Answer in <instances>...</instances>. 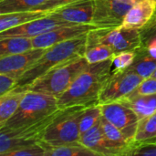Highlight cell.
Returning <instances> with one entry per match:
<instances>
[{
	"label": "cell",
	"instance_id": "cell-1",
	"mask_svg": "<svg viewBox=\"0 0 156 156\" xmlns=\"http://www.w3.org/2000/svg\"><path fill=\"white\" fill-rule=\"evenodd\" d=\"M112 73V58L89 64L70 87L57 98L59 109L99 102L100 93Z\"/></svg>",
	"mask_w": 156,
	"mask_h": 156
},
{
	"label": "cell",
	"instance_id": "cell-2",
	"mask_svg": "<svg viewBox=\"0 0 156 156\" xmlns=\"http://www.w3.org/2000/svg\"><path fill=\"white\" fill-rule=\"evenodd\" d=\"M88 33L48 48L41 58L18 79L16 87L27 89L29 85L50 69L64 61L84 56Z\"/></svg>",
	"mask_w": 156,
	"mask_h": 156
},
{
	"label": "cell",
	"instance_id": "cell-3",
	"mask_svg": "<svg viewBox=\"0 0 156 156\" xmlns=\"http://www.w3.org/2000/svg\"><path fill=\"white\" fill-rule=\"evenodd\" d=\"M92 104L94 103L59 109L46 128L42 135V144L45 146L54 147L80 143V121L84 111Z\"/></svg>",
	"mask_w": 156,
	"mask_h": 156
},
{
	"label": "cell",
	"instance_id": "cell-4",
	"mask_svg": "<svg viewBox=\"0 0 156 156\" xmlns=\"http://www.w3.org/2000/svg\"><path fill=\"white\" fill-rule=\"evenodd\" d=\"M89 64L84 56L64 61L37 79L27 90L58 98L70 87Z\"/></svg>",
	"mask_w": 156,
	"mask_h": 156
},
{
	"label": "cell",
	"instance_id": "cell-5",
	"mask_svg": "<svg viewBox=\"0 0 156 156\" xmlns=\"http://www.w3.org/2000/svg\"><path fill=\"white\" fill-rule=\"evenodd\" d=\"M58 110L56 97L27 90L16 112L0 129H15L33 124Z\"/></svg>",
	"mask_w": 156,
	"mask_h": 156
},
{
	"label": "cell",
	"instance_id": "cell-6",
	"mask_svg": "<svg viewBox=\"0 0 156 156\" xmlns=\"http://www.w3.org/2000/svg\"><path fill=\"white\" fill-rule=\"evenodd\" d=\"M57 112L24 127L0 129V155L6 156L9 153L42 143V135Z\"/></svg>",
	"mask_w": 156,
	"mask_h": 156
},
{
	"label": "cell",
	"instance_id": "cell-7",
	"mask_svg": "<svg viewBox=\"0 0 156 156\" xmlns=\"http://www.w3.org/2000/svg\"><path fill=\"white\" fill-rule=\"evenodd\" d=\"M87 43H101L110 46L115 54L122 51L135 50L141 47L140 29L124 28H94L88 33Z\"/></svg>",
	"mask_w": 156,
	"mask_h": 156
},
{
	"label": "cell",
	"instance_id": "cell-8",
	"mask_svg": "<svg viewBox=\"0 0 156 156\" xmlns=\"http://www.w3.org/2000/svg\"><path fill=\"white\" fill-rule=\"evenodd\" d=\"M144 79L130 69L113 71L99 96V103L117 101L133 91Z\"/></svg>",
	"mask_w": 156,
	"mask_h": 156
},
{
	"label": "cell",
	"instance_id": "cell-9",
	"mask_svg": "<svg viewBox=\"0 0 156 156\" xmlns=\"http://www.w3.org/2000/svg\"><path fill=\"white\" fill-rule=\"evenodd\" d=\"M133 5L128 0H94L92 24L99 28L121 27Z\"/></svg>",
	"mask_w": 156,
	"mask_h": 156
},
{
	"label": "cell",
	"instance_id": "cell-10",
	"mask_svg": "<svg viewBox=\"0 0 156 156\" xmlns=\"http://www.w3.org/2000/svg\"><path fill=\"white\" fill-rule=\"evenodd\" d=\"M102 116L118 128L124 137L133 144L136 134L139 118L136 113L121 101L101 104Z\"/></svg>",
	"mask_w": 156,
	"mask_h": 156
},
{
	"label": "cell",
	"instance_id": "cell-11",
	"mask_svg": "<svg viewBox=\"0 0 156 156\" xmlns=\"http://www.w3.org/2000/svg\"><path fill=\"white\" fill-rule=\"evenodd\" d=\"M69 25H73V24L48 14L46 16L32 20L24 25L0 32V38L8 37H25L33 38L39 35L51 31L53 29L69 26Z\"/></svg>",
	"mask_w": 156,
	"mask_h": 156
},
{
	"label": "cell",
	"instance_id": "cell-12",
	"mask_svg": "<svg viewBox=\"0 0 156 156\" xmlns=\"http://www.w3.org/2000/svg\"><path fill=\"white\" fill-rule=\"evenodd\" d=\"M98 28L93 24H73L61 27L32 38L34 48H48L56 44L76 38L87 34L90 30Z\"/></svg>",
	"mask_w": 156,
	"mask_h": 156
},
{
	"label": "cell",
	"instance_id": "cell-13",
	"mask_svg": "<svg viewBox=\"0 0 156 156\" xmlns=\"http://www.w3.org/2000/svg\"><path fill=\"white\" fill-rule=\"evenodd\" d=\"M47 48H32L23 53L0 58V73H6L17 80L32 67L46 52Z\"/></svg>",
	"mask_w": 156,
	"mask_h": 156
},
{
	"label": "cell",
	"instance_id": "cell-14",
	"mask_svg": "<svg viewBox=\"0 0 156 156\" xmlns=\"http://www.w3.org/2000/svg\"><path fill=\"white\" fill-rule=\"evenodd\" d=\"M94 0H79L49 11L51 16L72 24H92Z\"/></svg>",
	"mask_w": 156,
	"mask_h": 156
},
{
	"label": "cell",
	"instance_id": "cell-15",
	"mask_svg": "<svg viewBox=\"0 0 156 156\" xmlns=\"http://www.w3.org/2000/svg\"><path fill=\"white\" fill-rule=\"evenodd\" d=\"M80 143L97 155L119 156L126 155V153L112 144L104 136L101 126V120L90 130L80 135Z\"/></svg>",
	"mask_w": 156,
	"mask_h": 156
},
{
	"label": "cell",
	"instance_id": "cell-16",
	"mask_svg": "<svg viewBox=\"0 0 156 156\" xmlns=\"http://www.w3.org/2000/svg\"><path fill=\"white\" fill-rule=\"evenodd\" d=\"M155 11L156 0H141L133 5L121 27L141 29L152 19Z\"/></svg>",
	"mask_w": 156,
	"mask_h": 156
},
{
	"label": "cell",
	"instance_id": "cell-17",
	"mask_svg": "<svg viewBox=\"0 0 156 156\" xmlns=\"http://www.w3.org/2000/svg\"><path fill=\"white\" fill-rule=\"evenodd\" d=\"M118 101L131 108L138 116L139 121L156 112V94L140 95L130 93Z\"/></svg>",
	"mask_w": 156,
	"mask_h": 156
},
{
	"label": "cell",
	"instance_id": "cell-18",
	"mask_svg": "<svg viewBox=\"0 0 156 156\" xmlns=\"http://www.w3.org/2000/svg\"><path fill=\"white\" fill-rule=\"evenodd\" d=\"M49 14L47 10H26L0 14V32L24 25L32 20L46 16Z\"/></svg>",
	"mask_w": 156,
	"mask_h": 156
},
{
	"label": "cell",
	"instance_id": "cell-19",
	"mask_svg": "<svg viewBox=\"0 0 156 156\" xmlns=\"http://www.w3.org/2000/svg\"><path fill=\"white\" fill-rule=\"evenodd\" d=\"M28 90L16 87L0 96V128L13 116Z\"/></svg>",
	"mask_w": 156,
	"mask_h": 156
},
{
	"label": "cell",
	"instance_id": "cell-20",
	"mask_svg": "<svg viewBox=\"0 0 156 156\" xmlns=\"http://www.w3.org/2000/svg\"><path fill=\"white\" fill-rule=\"evenodd\" d=\"M136 56L133 63L128 69L136 72L144 79L152 77L156 69V58L152 56L149 51L143 47L135 49Z\"/></svg>",
	"mask_w": 156,
	"mask_h": 156
},
{
	"label": "cell",
	"instance_id": "cell-21",
	"mask_svg": "<svg viewBox=\"0 0 156 156\" xmlns=\"http://www.w3.org/2000/svg\"><path fill=\"white\" fill-rule=\"evenodd\" d=\"M152 143H156V112L139 121L133 148L139 144Z\"/></svg>",
	"mask_w": 156,
	"mask_h": 156
},
{
	"label": "cell",
	"instance_id": "cell-22",
	"mask_svg": "<svg viewBox=\"0 0 156 156\" xmlns=\"http://www.w3.org/2000/svg\"><path fill=\"white\" fill-rule=\"evenodd\" d=\"M33 48L32 38L25 37H8L0 38V58L26 52Z\"/></svg>",
	"mask_w": 156,
	"mask_h": 156
},
{
	"label": "cell",
	"instance_id": "cell-23",
	"mask_svg": "<svg viewBox=\"0 0 156 156\" xmlns=\"http://www.w3.org/2000/svg\"><path fill=\"white\" fill-rule=\"evenodd\" d=\"M46 156H97L93 151L85 147L80 143L54 147L46 146Z\"/></svg>",
	"mask_w": 156,
	"mask_h": 156
},
{
	"label": "cell",
	"instance_id": "cell-24",
	"mask_svg": "<svg viewBox=\"0 0 156 156\" xmlns=\"http://www.w3.org/2000/svg\"><path fill=\"white\" fill-rule=\"evenodd\" d=\"M114 55L115 52L110 46L101 43H87L84 53V57L90 64L112 58Z\"/></svg>",
	"mask_w": 156,
	"mask_h": 156
},
{
	"label": "cell",
	"instance_id": "cell-25",
	"mask_svg": "<svg viewBox=\"0 0 156 156\" xmlns=\"http://www.w3.org/2000/svg\"><path fill=\"white\" fill-rule=\"evenodd\" d=\"M48 0H1L0 14L16 11L36 10L43 5Z\"/></svg>",
	"mask_w": 156,
	"mask_h": 156
},
{
	"label": "cell",
	"instance_id": "cell-26",
	"mask_svg": "<svg viewBox=\"0 0 156 156\" xmlns=\"http://www.w3.org/2000/svg\"><path fill=\"white\" fill-rule=\"evenodd\" d=\"M102 117L101 107L100 103H94L89 106L81 115L80 121V135L92 128Z\"/></svg>",
	"mask_w": 156,
	"mask_h": 156
},
{
	"label": "cell",
	"instance_id": "cell-27",
	"mask_svg": "<svg viewBox=\"0 0 156 156\" xmlns=\"http://www.w3.org/2000/svg\"><path fill=\"white\" fill-rule=\"evenodd\" d=\"M141 47L143 48H156V11L152 19L140 29Z\"/></svg>",
	"mask_w": 156,
	"mask_h": 156
},
{
	"label": "cell",
	"instance_id": "cell-28",
	"mask_svg": "<svg viewBox=\"0 0 156 156\" xmlns=\"http://www.w3.org/2000/svg\"><path fill=\"white\" fill-rule=\"evenodd\" d=\"M135 56H136L135 50L122 51L115 54L114 57L112 58V70L120 71L128 69L133 63Z\"/></svg>",
	"mask_w": 156,
	"mask_h": 156
},
{
	"label": "cell",
	"instance_id": "cell-29",
	"mask_svg": "<svg viewBox=\"0 0 156 156\" xmlns=\"http://www.w3.org/2000/svg\"><path fill=\"white\" fill-rule=\"evenodd\" d=\"M46 146L42 143H39L24 147L18 151L9 153L6 156H46Z\"/></svg>",
	"mask_w": 156,
	"mask_h": 156
},
{
	"label": "cell",
	"instance_id": "cell-30",
	"mask_svg": "<svg viewBox=\"0 0 156 156\" xmlns=\"http://www.w3.org/2000/svg\"><path fill=\"white\" fill-rule=\"evenodd\" d=\"M132 94H140V95H151L156 94V78L149 77L144 79L140 85L131 92Z\"/></svg>",
	"mask_w": 156,
	"mask_h": 156
},
{
	"label": "cell",
	"instance_id": "cell-31",
	"mask_svg": "<svg viewBox=\"0 0 156 156\" xmlns=\"http://www.w3.org/2000/svg\"><path fill=\"white\" fill-rule=\"evenodd\" d=\"M17 79L6 73H0V96L13 90L17 83Z\"/></svg>",
	"mask_w": 156,
	"mask_h": 156
},
{
	"label": "cell",
	"instance_id": "cell-32",
	"mask_svg": "<svg viewBox=\"0 0 156 156\" xmlns=\"http://www.w3.org/2000/svg\"><path fill=\"white\" fill-rule=\"evenodd\" d=\"M132 155L156 156V143L143 144L134 146Z\"/></svg>",
	"mask_w": 156,
	"mask_h": 156
},
{
	"label": "cell",
	"instance_id": "cell-33",
	"mask_svg": "<svg viewBox=\"0 0 156 156\" xmlns=\"http://www.w3.org/2000/svg\"><path fill=\"white\" fill-rule=\"evenodd\" d=\"M76 1H79V0H48L38 9L51 11L53 9H56L58 7H60L62 5H65L67 4H69V3H72V2H76Z\"/></svg>",
	"mask_w": 156,
	"mask_h": 156
},
{
	"label": "cell",
	"instance_id": "cell-34",
	"mask_svg": "<svg viewBox=\"0 0 156 156\" xmlns=\"http://www.w3.org/2000/svg\"><path fill=\"white\" fill-rule=\"evenodd\" d=\"M128 1L131 2V3H133V4H135V3H137V2H139L141 0H128Z\"/></svg>",
	"mask_w": 156,
	"mask_h": 156
},
{
	"label": "cell",
	"instance_id": "cell-35",
	"mask_svg": "<svg viewBox=\"0 0 156 156\" xmlns=\"http://www.w3.org/2000/svg\"><path fill=\"white\" fill-rule=\"evenodd\" d=\"M152 77H154V78H156V69H155V71L154 72V74L152 75Z\"/></svg>",
	"mask_w": 156,
	"mask_h": 156
},
{
	"label": "cell",
	"instance_id": "cell-36",
	"mask_svg": "<svg viewBox=\"0 0 156 156\" xmlns=\"http://www.w3.org/2000/svg\"><path fill=\"white\" fill-rule=\"evenodd\" d=\"M0 1H1V0H0Z\"/></svg>",
	"mask_w": 156,
	"mask_h": 156
}]
</instances>
